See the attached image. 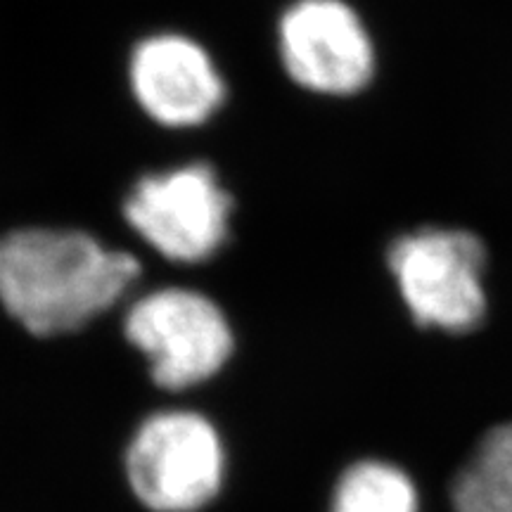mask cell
Masks as SVG:
<instances>
[{
  "label": "cell",
  "mask_w": 512,
  "mask_h": 512,
  "mask_svg": "<svg viewBox=\"0 0 512 512\" xmlns=\"http://www.w3.org/2000/svg\"><path fill=\"white\" fill-rule=\"evenodd\" d=\"M332 512H420L406 472L387 463H358L339 479Z\"/></svg>",
  "instance_id": "obj_8"
},
{
  "label": "cell",
  "mask_w": 512,
  "mask_h": 512,
  "mask_svg": "<svg viewBox=\"0 0 512 512\" xmlns=\"http://www.w3.org/2000/svg\"><path fill=\"white\" fill-rule=\"evenodd\" d=\"M133 93L164 126H195L221 107L226 88L204 50L183 36H152L131 60Z\"/></svg>",
  "instance_id": "obj_7"
},
{
  "label": "cell",
  "mask_w": 512,
  "mask_h": 512,
  "mask_svg": "<svg viewBox=\"0 0 512 512\" xmlns=\"http://www.w3.org/2000/svg\"><path fill=\"white\" fill-rule=\"evenodd\" d=\"M124 214L166 259L200 264L228 238L230 197L209 166L195 164L143 178L126 200Z\"/></svg>",
  "instance_id": "obj_5"
},
{
  "label": "cell",
  "mask_w": 512,
  "mask_h": 512,
  "mask_svg": "<svg viewBox=\"0 0 512 512\" xmlns=\"http://www.w3.org/2000/svg\"><path fill=\"white\" fill-rule=\"evenodd\" d=\"M226 456L214 425L190 411L147 418L126 451L133 494L155 512H195L219 494Z\"/></svg>",
  "instance_id": "obj_2"
},
{
  "label": "cell",
  "mask_w": 512,
  "mask_h": 512,
  "mask_svg": "<svg viewBox=\"0 0 512 512\" xmlns=\"http://www.w3.org/2000/svg\"><path fill=\"white\" fill-rule=\"evenodd\" d=\"M138 261L91 235L17 230L0 238V304L31 335L74 332L117 304Z\"/></svg>",
  "instance_id": "obj_1"
},
{
  "label": "cell",
  "mask_w": 512,
  "mask_h": 512,
  "mask_svg": "<svg viewBox=\"0 0 512 512\" xmlns=\"http://www.w3.org/2000/svg\"><path fill=\"white\" fill-rule=\"evenodd\" d=\"M470 467L512 505V425L496 427L494 432L486 434Z\"/></svg>",
  "instance_id": "obj_9"
},
{
  "label": "cell",
  "mask_w": 512,
  "mask_h": 512,
  "mask_svg": "<svg viewBox=\"0 0 512 512\" xmlns=\"http://www.w3.org/2000/svg\"><path fill=\"white\" fill-rule=\"evenodd\" d=\"M484 247L465 230L430 228L396 240L389 252L396 285L420 325L467 332L482 323Z\"/></svg>",
  "instance_id": "obj_3"
},
{
  "label": "cell",
  "mask_w": 512,
  "mask_h": 512,
  "mask_svg": "<svg viewBox=\"0 0 512 512\" xmlns=\"http://www.w3.org/2000/svg\"><path fill=\"white\" fill-rule=\"evenodd\" d=\"M280 55L299 86L351 95L373 79L375 53L363 22L342 0H299L280 19Z\"/></svg>",
  "instance_id": "obj_6"
},
{
  "label": "cell",
  "mask_w": 512,
  "mask_h": 512,
  "mask_svg": "<svg viewBox=\"0 0 512 512\" xmlns=\"http://www.w3.org/2000/svg\"><path fill=\"white\" fill-rule=\"evenodd\" d=\"M124 328L164 389H188L209 380L233 351L230 325L219 306L190 290L147 294L131 306Z\"/></svg>",
  "instance_id": "obj_4"
}]
</instances>
